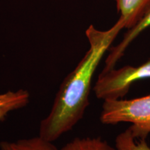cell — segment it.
<instances>
[{
  "instance_id": "6da1fadb",
  "label": "cell",
  "mask_w": 150,
  "mask_h": 150,
  "mask_svg": "<svg viewBox=\"0 0 150 150\" xmlns=\"http://www.w3.org/2000/svg\"><path fill=\"white\" fill-rule=\"evenodd\" d=\"M125 22L118 19L113 26L105 31L93 24L86 29L90 47L75 68L64 79L54 99L50 114L40 122L39 136L54 142L72 130L83 117L89 105L92 79L97 67Z\"/></svg>"
},
{
  "instance_id": "7a4b0ae2",
  "label": "cell",
  "mask_w": 150,
  "mask_h": 150,
  "mask_svg": "<svg viewBox=\"0 0 150 150\" xmlns=\"http://www.w3.org/2000/svg\"><path fill=\"white\" fill-rule=\"evenodd\" d=\"M99 120L104 125L131 123L135 138H147L150 134V94L131 99H105Z\"/></svg>"
},
{
  "instance_id": "3957f363",
  "label": "cell",
  "mask_w": 150,
  "mask_h": 150,
  "mask_svg": "<svg viewBox=\"0 0 150 150\" xmlns=\"http://www.w3.org/2000/svg\"><path fill=\"white\" fill-rule=\"evenodd\" d=\"M150 78V59L138 65H126L121 68L101 72L95 87V95L103 99H122L128 93L134 82Z\"/></svg>"
},
{
  "instance_id": "277c9868",
  "label": "cell",
  "mask_w": 150,
  "mask_h": 150,
  "mask_svg": "<svg viewBox=\"0 0 150 150\" xmlns=\"http://www.w3.org/2000/svg\"><path fill=\"white\" fill-rule=\"evenodd\" d=\"M150 27V6L147 11L144 13L141 18L132 27L127 30V33L124 35L122 40L117 45L113 47L110 50L106 61L105 67L102 71V72H106L112 69L115 68L116 63L122 57L125 51L131 42L137 37L144 31L146 29Z\"/></svg>"
},
{
  "instance_id": "5b68a950",
  "label": "cell",
  "mask_w": 150,
  "mask_h": 150,
  "mask_svg": "<svg viewBox=\"0 0 150 150\" xmlns=\"http://www.w3.org/2000/svg\"><path fill=\"white\" fill-rule=\"evenodd\" d=\"M120 18L125 22V29H130L141 18L150 6V0H113Z\"/></svg>"
},
{
  "instance_id": "8992f818",
  "label": "cell",
  "mask_w": 150,
  "mask_h": 150,
  "mask_svg": "<svg viewBox=\"0 0 150 150\" xmlns=\"http://www.w3.org/2000/svg\"><path fill=\"white\" fill-rule=\"evenodd\" d=\"M29 100L30 94L27 90L10 91L0 94V122L3 121L11 111L25 107Z\"/></svg>"
},
{
  "instance_id": "52a82bcc",
  "label": "cell",
  "mask_w": 150,
  "mask_h": 150,
  "mask_svg": "<svg viewBox=\"0 0 150 150\" xmlns=\"http://www.w3.org/2000/svg\"><path fill=\"white\" fill-rule=\"evenodd\" d=\"M0 150H59L53 144L40 136L14 142H0Z\"/></svg>"
},
{
  "instance_id": "ba28073f",
  "label": "cell",
  "mask_w": 150,
  "mask_h": 150,
  "mask_svg": "<svg viewBox=\"0 0 150 150\" xmlns=\"http://www.w3.org/2000/svg\"><path fill=\"white\" fill-rule=\"evenodd\" d=\"M61 150H117L101 138H76L67 142Z\"/></svg>"
},
{
  "instance_id": "9c48e42d",
  "label": "cell",
  "mask_w": 150,
  "mask_h": 150,
  "mask_svg": "<svg viewBox=\"0 0 150 150\" xmlns=\"http://www.w3.org/2000/svg\"><path fill=\"white\" fill-rule=\"evenodd\" d=\"M115 147L117 150H150L146 138H135L130 127L117 135Z\"/></svg>"
}]
</instances>
